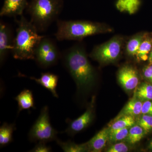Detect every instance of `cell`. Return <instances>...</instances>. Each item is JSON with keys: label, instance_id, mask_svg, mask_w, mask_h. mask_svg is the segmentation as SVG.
Segmentation results:
<instances>
[{"label": "cell", "instance_id": "obj_1", "mask_svg": "<svg viewBox=\"0 0 152 152\" xmlns=\"http://www.w3.org/2000/svg\"><path fill=\"white\" fill-rule=\"evenodd\" d=\"M63 65L80 89L90 88L95 80V71L88 59L84 49L75 45L61 53Z\"/></svg>", "mask_w": 152, "mask_h": 152}, {"label": "cell", "instance_id": "obj_2", "mask_svg": "<svg viewBox=\"0 0 152 152\" xmlns=\"http://www.w3.org/2000/svg\"><path fill=\"white\" fill-rule=\"evenodd\" d=\"M17 21L18 27L11 53L16 59H34L35 51L45 36L39 35L32 23L23 16Z\"/></svg>", "mask_w": 152, "mask_h": 152}, {"label": "cell", "instance_id": "obj_3", "mask_svg": "<svg viewBox=\"0 0 152 152\" xmlns=\"http://www.w3.org/2000/svg\"><path fill=\"white\" fill-rule=\"evenodd\" d=\"M57 26L55 36L60 41H80L89 36L111 31L102 24L88 21L58 20Z\"/></svg>", "mask_w": 152, "mask_h": 152}, {"label": "cell", "instance_id": "obj_4", "mask_svg": "<svg viewBox=\"0 0 152 152\" xmlns=\"http://www.w3.org/2000/svg\"><path fill=\"white\" fill-rule=\"evenodd\" d=\"M62 7V0H32L28 10L31 22L39 32L45 31L57 20Z\"/></svg>", "mask_w": 152, "mask_h": 152}, {"label": "cell", "instance_id": "obj_5", "mask_svg": "<svg viewBox=\"0 0 152 152\" xmlns=\"http://www.w3.org/2000/svg\"><path fill=\"white\" fill-rule=\"evenodd\" d=\"M58 133L51 124L48 107L45 106L29 132V140L33 142H48L57 140Z\"/></svg>", "mask_w": 152, "mask_h": 152}, {"label": "cell", "instance_id": "obj_6", "mask_svg": "<svg viewBox=\"0 0 152 152\" xmlns=\"http://www.w3.org/2000/svg\"><path fill=\"white\" fill-rule=\"evenodd\" d=\"M61 53L55 41L45 36L35 51L34 60L40 67L47 69L58 63Z\"/></svg>", "mask_w": 152, "mask_h": 152}, {"label": "cell", "instance_id": "obj_7", "mask_svg": "<svg viewBox=\"0 0 152 152\" xmlns=\"http://www.w3.org/2000/svg\"><path fill=\"white\" fill-rule=\"evenodd\" d=\"M122 46V39L115 37L104 44L95 48L91 56L94 59L102 63L112 62L119 56Z\"/></svg>", "mask_w": 152, "mask_h": 152}, {"label": "cell", "instance_id": "obj_8", "mask_svg": "<svg viewBox=\"0 0 152 152\" xmlns=\"http://www.w3.org/2000/svg\"><path fill=\"white\" fill-rule=\"evenodd\" d=\"M14 38L8 25L0 22V63L3 64L10 52H12Z\"/></svg>", "mask_w": 152, "mask_h": 152}, {"label": "cell", "instance_id": "obj_9", "mask_svg": "<svg viewBox=\"0 0 152 152\" xmlns=\"http://www.w3.org/2000/svg\"><path fill=\"white\" fill-rule=\"evenodd\" d=\"M92 106H90L81 116L74 121H69L67 128L63 132L69 135L83 130L91 123L93 118Z\"/></svg>", "mask_w": 152, "mask_h": 152}, {"label": "cell", "instance_id": "obj_10", "mask_svg": "<svg viewBox=\"0 0 152 152\" xmlns=\"http://www.w3.org/2000/svg\"><path fill=\"white\" fill-rule=\"evenodd\" d=\"M118 78L121 84L127 91L134 89L139 83L137 72L134 68L129 66L124 67L120 70Z\"/></svg>", "mask_w": 152, "mask_h": 152}, {"label": "cell", "instance_id": "obj_11", "mask_svg": "<svg viewBox=\"0 0 152 152\" xmlns=\"http://www.w3.org/2000/svg\"><path fill=\"white\" fill-rule=\"evenodd\" d=\"M27 0H4L0 16H16L21 15L26 8Z\"/></svg>", "mask_w": 152, "mask_h": 152}, {"label": "cell", "instance_id": "obj_12", "mask_svg": "<svg viewBox=\"0 0 152 152\" xmlns=\"http://www.w3.org/2000/svg\"><path fill=\"white\" fill-rule=\"evenodd\" d=\"M30 79L48 90L55 97L58 98L56 88L59 77L57 75L50 72L44 73L41 74L40 77L39 78L31 77H30Z\"/></svg>", "mask_w": 152, "mask_h": 152}, {"label": "cell", "instance_id": "obj_13", "mask_svg": "<svg viewBox=\"0 0 152 152\" xmlns=\"http://www.w3.org/2000/svg\"><path fill=\"white\" fill-rule=\"evenodd\" d=\"M109 129L104 128L97 133L87 143L88 149L93 151H98L103 148L108 140Z\"/></svg>", "mask_w": 152, "mask_h": 152}, {"label": "cell", "instance_id": "obj_14", "mask_svg": "<svg viewBox=\"0 0 152 152\" xmlns=\"http://www.w3.org/2000/svg\"><path fill=\"white\" fill-rule=\"evenodd\" d=\"M15 99L18 102V114L24 110L36 108L32 92L29 90L25 89L22 91L15 98Z\"/></svg>", "mask_w": 152, "mask_h": 152}, {"label": "cell", "instance_id": "obj_15", "mask_svg": "<svg viewBox=\"0 0 152 152\" xmlns=\"http://www.w3.org/2000/svg\"><path fill=\"white\" fill-rule=\"evenodd\" d=\"M16 129L15 124L4 123L0 127V147L6 146L13 140V134Z\"/></svg>", "mask_w": 152, "mask_h": 152}, {"label": "cell", "instance_id": "obj_16", "mask_svg": "<svg viewBox=\"0 0 152 152\" xmlns=\"http://www.w3.org/2000/svg\"><path fill=\"white\" fill-rule=\"evenodd\" d=\"M142 103L140 101L133 99L130 101L123 109V115H138L141 113Z\"/></svg>", "mask_w": 152, "mask_h": 152}, {"label": "cell", "instance_id": "obj_17", "mask_svg": "<svg viewBox=\"0 0 152 152\" xmlns=\"http://www.w3.org/2000/svg\"><path fill=\"white\" fill-rule=\"evenodd\" d=\"M56 141L57 144L61 147L64 152H81L86 151L88 150L87 144L77 145L70 141L62 142L58 139Z\"/></svg>", "mask_w": 152, "mask_h": 152}, {"label": "cell", "instance_id": "obj_18", "mask_svg": "<svg viewBox=\"0 0 152 152\" xmlns=\"http://www.w3.org/2000/svg\"><path fill=\"white\" fill-rule=\"evenodd\" d=\"M152 48V39L147 38L144 39L142 42L136 56L138 59L145 61L148 58V56Z\"/></svg>", "mask_w": 152, "mask_h": 152}, {"label": "cell", "instance_id": "obj_19", "mask_svg": "<svg viewBox=\"0 0 152 152\" xmlns=\"http://www.w3.org/2000/svg\"><path fill=\"white\" fill-rule=\"evenodd\" d=\"M135 124L134 116L131 115H123L121 118L113 123L110 127V131L129 128Z\"/></svg>", "mask_w": 152, "mask_h": 152}, {"label": "cell", "instance_id": "obj_20", "mask_svg": "<svg viewBox=\"0 0 152 152\" xmlns=\"http://www.w3.org/2000/svg\"><path fill=\"white\" fill-rule=\"evenodd\" d=\"M144 131L139 125L133 126L130 129L127 137L126 138L127 141L131 145H134L140 142L144 135Z\"/></svg>", "mask_w": 152, "mask_h": 152}, {"label": "cell", "instance_id": "obj_21", "mask_svg": "<svg viewBox=\"0 0 152 152\" xmlns=\"http://www.w3.org/2000/svg\"><path fill=\"white\" fill-rule=\"evenodd\" d=\"M144 39V35L142 34L137 35L130 39L127 44L126 49L128 54L131 56H136Z\"/></svg>", "mask_w": 152, "mask_h": 152}, {"label": "cell", "instance_id": "obj_22", "mask_svg": "<svg viewBox=\"0 0 152 152\" xmlns=\"http://www.w3.org/2000/svg\"><path fill=\"white\" fill-rule=\"evenodd\" d=\"M140 2L139 0H119L117 8L121 11H126L133 14L137 10Z\"/></svg>", "mask_w": 152, "mask_h": 152}, {"label": "cell", "instance_id": "obj_23", "mask_svg": "<svg viewBox=\"0 0 152 152\" xmlns=\"http://www.w3.org/2000/svg\"><path fill=\"white\" fill-rule=\"evenodd\" d=\"M129 128L112 131H110L109 129L108 140L112 142H115L126 139L129 133Z\"/></svg>", "mask_w": 152, "mask_h": 152}, {"label": "cell", "instance_id": "obj_24", "mask_svg": "<svg viewBox=\"0 0 152 152\" xmlns=\"http://www.w3.org/2000/svg\"><path fill=\"white\" fill-rule=\"evenodd\" d=\"M138 125L143 129L145 132H150L152 129V115H144L139 120Z\"/></svg>", "mask_w": 152, "mask_h": 152}, {"label": "cell", "instance_id": "obj_25", "mask_svg": "<svg viewBox=\"0 0 152 152\" xmlns=\"http://www.w3.org/2000/svg\"><path fill=\"white\" fill-rule=\"evenodd\" d=\"M129 148L123 142L118 143L113 145L108 149L107 152H126Z\"/></svg>", "mask_w": 152, "mask_h": 152}, {"label": "cell", "instance_id": "obj_26", "mask_svg": "<svg viewBox=\"0 0 152 152\" xmlns=\"http://www.w3.org/2000/svg\"><path fill=\"white\" fill-rule=\"evenodd\" d=\"M46 143L39 142L32 150L29 151L31 152H49L51 151L50 147L47 146Z\"/></svg>", "mask_w": 152, "mask_h": 152}, {"label": "cell", "instance_id": "obj_27", "mask_svg": "<svg viewBox=\"0 0 152 152\" xmlns=\"http://www.w3.org/2000/svg\"><path fill=\"white\" fill-rule=\"evenodd\" d=\"M141 113L152 115V102L146 101L142 104Z\"/></svg>", "mask_w": 152, "mask_h": 152}, {"label": "cell", "instance_id": "obj_28", "mask_svg": "<svg viewBox=\"0 0 152 152\" xmlns=\"http://www.w3.org/2000/svg\"><path fill=\"white\" fill-rule=\"evenodd\" d=\"M137 96L142 100L149 101L152 99V93L137 91Z\"/></svg>", "mask_w": 152, "mask_h": 152}, {"label": "cell", "instance_id": "obj_29", "mask_svg": "<svg viewBox=\"0 0 152 152\" xmlns=\"http://www.w3.org/2000/svg\"><path fill=\"white\" fill-rule=\"evenodd\" d=\"M144 77L152 83V65L148 66L143 70Z\"/></svg>", "mask_w": 152, "mask_h": 152}, {"label": "cell", "instance_id": "obj_30", "mask_svg": "<svg viewBox=\"0 0 152 152\" xmlns=\"http://www.w3.org/2000/svg\"><path fill=\"white\" fill-rule=\"evenodd\" d=\"M137 91L152 93V86L149 84H143L139 87Z\"/></svg>", "mask_w": 152, "mask_h": 152}, {"label": "cell", "instance_id": "obj_31", "mask_svg": "<svg viewBox=\"0 0 152 152\" xmlns=\"http://www.w3.org/2000/svg\"><path fill=\"white\" fill-rule=\"evenodd\" d=\"M148 59L149 60L150 64H152V48L149 54Z\"/></svg>", "mask_w": 152, "mask_h": 152}, {"label": "cell", "instance_id": "obj_32", "mask_svg": "<svg viewBox=\"0 0 152 152\" xmlns=\"http://www.w3.org/2000/svg\"><path fill=\"white\" fill-rule=\"evenodd\" d=\"M150 147H151V148L152 149V141L151 142V143H150Z\"/></svg>", "mask_w": 152, "mask_h": 152}]
</instances>
